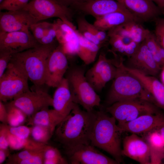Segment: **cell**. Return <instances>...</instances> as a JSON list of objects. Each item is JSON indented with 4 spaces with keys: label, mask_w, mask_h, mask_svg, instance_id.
I'll use <instances>...</instances> for the list:
<instances>
[{
    "label": "cell",
    "mask_w": 164,
    "mask_h": 164,
    "mask_svg": "<svg viewBox=\"0 0 164 164\" xmlns=\"http://www.w3.org/2000/svg\"><path fill=\"white\" fill-rule=\"evenodd\" d=\"M58 42L56 39V32L53 22H48L43 37L39 43L49 45Z\"/></svg>",
    "instance_id": "cell-37"
},
{
    "label": "cell",
    "mask_w": 164,
    "mask_h": 164,
    "mask_svg": "<svg viewBox=\"0 0 164 164\" xmlns=\"http://www.w3.org/2000/svg\"><path fill=\"white\" fill-rule=\"evenodd\" d=\"M154 22L155 26L153 32L157 42L164 49V18L159 17Z\"/></svg>",
    "instance_id": "cell-38"
},
{
    "label": "cell",
    "mask_w": 164,
    "mask_h": 164,
    "mask_svg": "<svg viewBox=\"0 0 164 164\" xmlns=\"http://www.w3.org/2000/svg\"><path fill=\"white\" fill-rule=\"evenodd\" d=\"M77 32L79 43L77 55L85 64H89L95 61L102 47L86 39Z\"/></svg>",
    "instance_id": "cell-29"
},
{
    "label": "cell",
    "mask_w": 164,
    "mask_h": 164,
    "mask_svg": "<svg viewBox=\"0 0 164 164\" xmlns=\"http://www.w3.org/2000/svg\"><path fill=\"white\" fill-rule=\"evenodd\" d=\"M7 130L5 124L2 123L0 127V149H7L9 146Z\"/></svg>",
    "instance_id": "cell-42"
},
{
    "label": "cell",
    "mask_w": 164,
    "mask_h": 164,
    "mask_svg": "<svg viewBox=\"0 0 164 164\" xmlns=\"http://www.w3.org/2000/svg\"><path fill=\"white\" fill-rule=\"evenodd\" d=\"M39 44L30 30L0 32V52H6L14 54Z\"/></svg>",
    "instance_id": "cell-11"
},
{
    "label": "cell",
    "mask_w": 164,
    "mask_h": 164,
    "mask_svg": "<svg viewBox=\"0 0 164 164\" xmlns=\"http://www.w3.org/2000/svg\"><path fill=\"white\" fill-rule=\"evenodd\" d=\"M142 23L154 21L163 15L151 0H116Z\"/></svg>",
    "instance_id": "cell-18"
},
{
    "label": "cell",
    "mask_w": 164,
    "mask_h": 164,
    "mask_svg": "<svg viewBox=\"0 0 164 164\" xmlns=\"http://www.w3.org/2000/svg\"><path fill=\"white\" fill-rule=\"evenodd\" d=\"M160 78L161 82L164 85V66L162 67L160 71Z\"/></svg>",
    "instance_id": "cell-49"
},
{
    "label": "cell",
    "mask_w": 164,
    "mask_h": 164,
    "mask_svg": "<svg viewBox=\"0 0 164 164\" xmlns=\"http://www.w3.org/2000/svg\"><path fill=\"white\" fill-rule=\"evenodd\" d=\"M30 0H3L0 3V10L16 11L23 9Z\"/></svg>",
    "instance_id": "cell-35"
},
{
    "label": "cell",
    "mask_w": 164,
    "mask_h": 164,
    "mask_svg": "<svg viewBox=\"0 0 164 164\" xmlns=\"http://www.w3.org/2000/svg\"><path fill=\"white\" fill-rule=\"evenodd\" d=\"M0 121L2 123L8 124V113L5 105L0 101Z\"/></svg>",
    "instance_id": "cell-44"
},
{
    "label": "cell",
    "mask_w": 164,
    "mask_h": 164,
    "mask_svg": "<svg viewBox=\"0 0 164 164\" xmlns=\"http://www.w3.org/2000/svg\"><path fill=\"white\" fill-rule=\"evenodd\" d=\"M44 164H68L58 149L54 147L47 145L44 151Z\"/></svg>",
    "instance_id": "cell-32"
},
{
    "label": "cell",
    "mask_w": 164,
    "mask_h": 164,
    "mask_svg": "<svg viewBox=\"0 0 164 164\" xmlns=\"http://www.w3.org/2000/svg\"><path fill=\"white\" fill-rule=\"evenodd\" d=\"M30 135L34 141L47 144L55 130L47 127L35 125L32 126Z\"/></svg>",
    "instance_id": "cell-31"
},
{
    "label": "cell",
    "mask_w": 164,
    "mask_h": 164,
    "mask_svg": "<svg viewBox=\"0 0 164 164\" xmlns=\"http://www.w3.org/2000/svg\"><path fill=\"white\" fill-rule=\"evenodd\" d=\"M3 0H0V3L2 2Z\"/></svg>",
    "instance_id": "cell-50"
},
{
    "label": "cell",
    "mask_w": 164,
    "mask_h": 164,
    "mask_svg": "<svg viewBox=\"0 0 164 164\" xmlns=\"http://www.w3.org/2000/svg\"><path fill=\"white\" fill-rule=\"evenodd\" d=\"M72 164H115V160L106 156L91 144H80L65 150Z\"/></svg>",
    "instance_id": "cell-13"
},
{
    "label": "cell",
    "mask_w": 164,
    "mask_h": 164,
    "mask_svg": "<svg viewBox=\"0 0 164 164\" xmlns=\"http://www.w3.org/2000/svg\"><path fill=\"white\" fill-rule=\"evenodd\" d=\"M52 98L53 109L65 118L70 114L76 104L66 78L64 77L57 87Z\"/></svg>",
    "instance_id": "cell-22"
},
{
    "label": "cell",
    "mask_w": 164,
    "mask_h": 164,
    "mask_svg": "<svg viewBox=\"0 0 164 164\" xmlns=\"http://www.w3.org/2000/svg\"><path fill=\"white\" fill-rule=\"evenodd\" d=\"M28 80L22 71L10 62L0 77V101L5 102L12 100L29 90Z\"/></svg>",
    "instance_id": "cell-7"
},
{
    "label": "cell",
    "mask_w": 164,
    "mask_h": 164,
    "mask_svg": "<svg viewBox=\"0 0 164 164\" xmlns=\"http://www.w3.org/2000/svg\"><path fill=\"white\" fill-rule=\"evenodd\" d=\"M107 33L108 44L111 47L110 51L118 53L122 56L130 57L136 52L141 44L126 35L111 30L108 31Z\"/></svg>",
    "instance_id": "cell-23"
},
{
    "label": "cell",
    "mask_w": 164,
    "mask_h": 164,
    "mask_svg": "<svg viewBox=\"0 0 164 164\" xmlns=\"http://www.w3.org/2000/svg\"><path fill=\"white\" fill-rule=\"evenodd\" d=\"M56 39L67 56L77 55L79 40L77 29L71 21L57 18L54 21Z\"/></svg>",
    "instance_id": "cell-14"
},
{
    "label": "cell",
    "mask_w": 164,
    "mask_h": 164,
    "mask_svg": "<svg viewBox=\"0 0 164 164\" xmlns=\"http://www.w3.org/2000/svg\"><path fill=\"white\" fill-rule=\"evenodd\" d=\"M125 69L135 76L153 98L155 104L164 111V85L155 76L145 74L125 65Z\"/></svg>",
    "instance_id": "cell-21"
},
{
    "label": "cell",
    "mask_w": 164,
    "mask_h": 164,
    "mask_svg": "<svg viewBox=\"0 0 164 164\" xmlns=\"http://www.w3.org/2000/svg\"><path fill=\"white\" fill-rule=\"evenodd\" d=\"M143 135L150 150L151 164H161L164 159V140L157 128Z\"/></svg>",
    "instance_id": "cell-27"
},
{
    "label": "cell",
    "mask_w": 164,
    "mask_h": 164,
    "mask_svg": "<svg viewBox=\"0 0 164 164\" xmlns=\"http://www.w3.org/2000/svg\"><path fill=\"white\" fill-rule=\"evenodd\" d=\"M47 23L44 21L39 22L33 24L30 28V31L39 43L43 36Z\"/></svg>",
    "instance_id": "cell-39"
},
{
    "label": "cell",
    "mask_w": 164,
    "mask_h": 164,
    "mask_svg": "<svg viewBox=\"0 0 164 164\" xmlns=\"http://www.w3.org/2000/svg\"><path fill=\"white\" fill-rule=\"evenodd\" d=\"M7 132L9 147L11 149L13 150H19L25 148L28 138L26 140L21 139L9 133L8 130Z\"/></svg>",
    "instance_id": "cell-40"
},
{
    "label": "cell",
    "mask_w": 164,
    "mask_h": 164,
    "mask_svg": "<svg viewBox=\"0 0 164 164\" xmlns=\"http://www.w3.org/2000/svg\"><path fill=\"white\" fill-rule=\"evenodd\" d=\"M15 97L10 102L29 118L42 110L52 106L53 98L47 92L36 87Z\"/></svg>",
    "instance_id": "cell-9"
},
{
    "label": "cell",
    "mask_w": 164,
    "mask_h": 164,
    "mask_svg": "<svg viewBox=\"0 0 164 164\" xmlns=\"http://www.w3.org/2000/svg\"><path fill=\"white\" fill-rule=\"evenodd\" d=\"M128 58L129 67H127L145 74L155 77L162 69L155 60L145 41L140 44L136 52Z\"/></svg>",
    "instance_id": "cell-17"
},
{
    "label": "cell",
    "mask_w": 164,
    "mask_h": 164,
    "mask_svg": "<svg viewBox=\"0 0 164 164\" xmlns=\"http://www.w3.org/2000/svg\"><path fill=\"white\" fill-rule=\"evenodd\" d=\"M164 140V124L157 128Z\"/></svg>",
    "instance_id": "cell-48"
},
{
    "label": "cell",
    "mask_w": 164,
    "mask_h": 164,
    "mask_svg": "<svg viewBox=\"0 0 164 164\" xmlns=\"http://www.w3.org/2000/svg\"><path fill=\"white\" fill-rule=\"evenodd\" d=\"M123 155H125L141 164H151L149 146L145 139L136 134L125 137L123 141Z\"/></svg>",
    "instance_id": "cell-19"
},
{
    "label": "cell",
    "mask_w": 164,
    "mask_h": 164,
    "mask_svg": "<svg viewBox=\"0 0 164 164\" xmlns=\"http://www.w3.org/2000/svg\"><path fill=\"white\" fill-rule=\"evenodd\" d=\"M5 105L8 113V124L13 127L22 125L25 121L27 116L10 102Z\"/></svg>",
    "instance_id": "cell-30"
},
{
    "label": "cell",
    "mask_w": 164,
    "mask_h": 164,
    "mask_svg": "<svg viewBox=\"0 0 164 164\" xmlns=\"http://www.w3.org/2000/svg\"><path fill=\"white\" fill-rule=\"evenodd\" d=\"M68 68L67 56L59 44L50 55L46 70L45 84L56 87L63 79Z\"/></svg>",
    "instance_id": "cell-12"
},
{
    "label": "cell",
    "mask_w": 164,
    "mask_h": 164,
    "mask_svg": "<svg viewBox=\"0 0 164 164\" xmlns=\"http://www.w3.org/2000/svg\"><path fill=\"white\" fill-rule=\"evenodd\" d=\"M9 155L8 149H0V164L2 163Z\"/></svg>",
    "instance_id": "cell-46"
},
{
    "label": "cell",
    "mask_w": 164,
    "mask_h": 164,
    "mask_svg": "<svg viewBox=\"0 0 164 164\" xmlns=\"http://www.w3.org/2000/svg\"><path fill=\"white\" fill-rule=\"evenodd\" d=\"M44 151L41 152L35 155L28 159L18 162L15 164H43Z\"/></svg>",
    "instance_id": "cell-43"
},
{
    "label": "cell",
    "mask_w": 164,
    "mask_h": 164,
    "mask_svg": "<svg viewBox=\"0 0 164 164\" xmlns=\"http://www.w3.org/2000/svg\"><path fill=\"white\" fill-rule=\"evenodd\" d=\"M160 9L164 15V0H151Z\"/></svg>",
    "instance_id": "cell-47"
},
{
    "label": "cell",
    "mask_w": 164,
    "mask_h": 164,
    "mask_svg": "<svg viewBox=\"0 0 164 164\" xmlns=\"http://www.w3.org/2000/svg\"><path fill=\"white\" fill-rule=\"evenodd\" d=\"M64 118L54 109L48 108L40 111L29 117L28 125H40L55 130Z\"/></svg>",
    "instance_id": "cell-28"
},
{
    "label": "cell",
    "mask_w": 164,
    "mask_h": 164,
    "mask_svg": "<svg viewBox=\"0 0 164 164\" xmlns=\"http://www.w3.org/2000/svg\"><path fill=\"white\" fill-rule=\"evenodd\" d=\"M6 126L9 132L18 138L26 140L29 138L30 135L32 127L21 125L17 126H11L6 124Z\"/></svg>",
    "instance_id": "cell-36"
},
{
    "label": "cell",
    "mask_w": 164,
    "mask_h": 164,
    "mask_svg": "<svg viewBox=\"0 0 164 164\" xmlns=\"http://www.w3.org/2000/svg\"><path fill=\"white\" fill-rule=\"evenodd\" d=\"M70 8L83 14L91 15L95 19L113 12H129L116 0H87L75 3Z\"/></svg>",
    "instance_id": "cell-15"
},
{
    "label": "cell",
    "mask_w": 164,
    "mask_h": 164,
    "mask_svg": "<svg viewBox=\"0 0 164 164\" xmlns=\"http://www.w3.org/2000/svg\"><path fill=\"white\" fill-rule=\"evenodd\" d=\"M95 112L96 117L90 137L91 145L110 154L118 163L122 162V132L116 124V120L102 111Z\"/></svg>",
    "instance_id": "cell-3"
},
{
    "label": "cell",
    "mask_w": 164,
    "mask_h": 164,
    "mask_svg": "<svg viewBox=\"0 0 164 164\" xmlns=\"http://www.w3.org/2000/svg\"><path fill=\"white\" fill-rule=\"evenodd\" d=\"M116 70L108 92L107 103L110 105L117 102L142 99L152 103L154 101L140 81L125 68L124 59L117 53H113Z\"/></svg>",
    "instance_id": "cell-2"
},
{
    "label": "cell",
    "mask_w": 164,
    "mask_h": 164,
    "mask_svg": "<svg viewBox=\"0 0 164 164\" xmlns=\"http://www.w3.org/2000/svg\"><path fill=\"white\" fill-rule=\"evenodd\" d=\"M13 55L6 52H0V77L6 70Z\"/></svg>",
    "instance_id": "cell-41"
},
{
    "label": "cell",
    "mask_w": 164,
    "mask_h": 164,
    "mask_svg": "<svg viewBox=\"0 0 164 164\" xmlns=\"http://www.w3.org/2000/svg\"><path fill=\"white\" fill-rule=\"evenodd\" d=\"M84 69L79 67L72 68L66 77L68 81L74 102L87 111H93L100 105L101 99L87 79Z\"/></svg>",
    "instance_id": "cell-5"
},
{
    "label": "cell",
    "mask_w": 164,
    "mask_h": 164,
    "mask_svg": "<svg viewBox=\"0 0 164 164\" xmlns=\"http://www.w3.org/2000/svg\"><path fill=\"white\" fill-rule=\"evenodd\" d=\"M164 124V113L162 111L142 115L130 122L117 125L122 132L143 134Z\"/></svg>",
    "instance_id": "cell-20"
},
{
    "label": "cell",
    "mask_w": 164,
    "mask_h": 164,
    "mask_svg": "<svg viewBox=\"0 0 164 164\" xmlns=\"http://www.w3.org/2000/svg\"><path fill=\"white\" fill-rule=\"evenodd\" d=\"M145 42L155 60L162 68L164 66V60L160 53L159 44L156 41L153 32H151Z\"/></svg>",
    "instance_id": "cell-33"
},
{
    "label": "cell",
    "mask_w": 164,
    "mask_h": 164,
    "mask_svg": "<svg viewBox=\"0 0 164 164\" xmlns=\"http://www.w3.org/2000/svg\"><path fill=\"white\" fill-rule=\"evenodd\" d=\"M159 107L152 103L142 99H135L116 102L106 108L118 121V125L125 123L142 115L161 112Z\"/></svg>",
    "instance_id": "cell-6"
},
{
    "label": "cell",
    "mask_w": 164,
    "mask_h": 164,
    "mask_svg": "<svg viewBox=\"0 0 164 164\" xmlns=\"http://www.w3.org/2000/svg\"><path fill=\"white\" fill-rule=\"evenodd\" d=\"M36 22L26 11H5L0 12V32L29 30Z\"/></svg>",
    "instance_id": "cell-16"
},
{
    "label": "cell",
    "mask_w": 164,
    "mask_h": 164,
    "mask_svg": "<svg viewBox=\"0 0 164 164\" xmlns=\"http://www.w3.org/2000/svg\"><path fill=\"white\" fill-rule=\"evenodd\" d=\"M36 22L52 18L72 21L73 11L57 0H30L23 9Z\"/></svg>",
    "instance_id": "cell-8"
},
{
    "label": "cell",
    "mask_w": 164,
    "mask_h": 164,
    "mask_svg": "<svg viewBox=\"0 0 164 164\" xmlns=\"http://www.w3.org/2000/svg\"><path fill=\"white\" fill-rule=\"evenodd\" d=\"M142 23L137 20H132L110 30L126 35L140 44L145 40L151 32L145 27Z\"/></svg>",
    "instance_id": "cell-26"
},
{
    "label": "cell",
    "mask_w": 164,
    "mask_h": 164,
    "mask_svg": "<svg viewBox=\"0 0 164 164\" xmlns=\"http://www.w3.org/2000/svg\"><path fill=\"white\" fill-rule=\"evenodd\" d=\"M96 112L82 110L75 104L70 114L57 126L55 138L66 149L80 144H90Z\"/></svg>",
    "instance_id": "cell-1"
},
{
    "label": "cell",
    "mask_w": 164,
    "mask_h": 164,
    "mask_svg": "<svg viewBox=\"0 0 164 164\" xmlns=\"http://www.w3.org/2000/svg\"><path fill=\"white\" fill-rule=\"evenodd\" d=\"M116 70L114 58L108 59L105 53H101L97 62L85 73V75L95 91L100 92L108 82L113 79Z\"/></svg>",
    "instance_id": "cell-10"
},
{
    "label": "cell",
    "mask_w": 164,
    "mask_h": 164,
    "mask_svg": "<svg viewBox=\"0 0 164 164\" xmlns=\"http://www.w3.org/2000/svg\"><path fill=\"white\" fill-rule=\"evenodd\" d=\"M58 42L49 45L39 44L13 55L10 62L19 67L36 87L45 84L48 58L58 45Z\"/></svg>",
    "instance_id": "cell-4"
},
{
    "label": "cell",
    "mask_w": 164,
    "mask_h": 164,
    "mask_svg": "<svg viewBox=\"0 0 164 164\" xmlns=\"http://www.w3.org/2000/svg\"><path fill=\"white\" fill-rule=\"evenodd\" d=\"M132 20L139 21L129 12L117 11L108 13L95 19L93 24L100 30L107 32Z\"/></svg>",
    "instance_id": "cell-25"
},
{
    "label": "cell",
    "mask_w": 164,
    "mask_h": 164,
    "mask_svg": "<svg viewBox=\"0 0 164 164\" xmlns=\"http://www.w3.org/2000/svg\"><path fill=\"white\" fill-rule=\"evenodd\" d=\"M78 32L88 40L101 47L108 43L109 36L107 32L100 30L93 24L89 23L81 15L76 19Z\"/></svg>",
    "instance_id": "cell-24"
},
{
    "label": "cell",
    "mask_w": 164,
    "mask_h": 164,
    "mask_svg": "<svg viewBox=\"0 0 164 164\" xmlns=\"http://www.w3.org/2000/svg\"><path fill=\"white\" fill-rule=\"evenodd\" d=\"M62 4L68 7L73 4L77 3L84 2L87 0H57Z\"/></svg>",
    "instance_id": "cell-45"
},
{
    "label": "cell",
    "mask_w": 164,
    "mask_h": 164,
    "mask_svg": "<svg viewBox=\"0 0 164 164\" xmlns=\"http://www.w3.org/2000/svg\"><path fill=\"white\" fill-rule=\"evenodd\" d=\"M47 145L43 148L37 149L27 148L17 153L9 155L7 164H15L19 161L28 159L33 155L43 152Z\"/></svg>",
    "instance_id": "cell-34"
}]
</instances>
